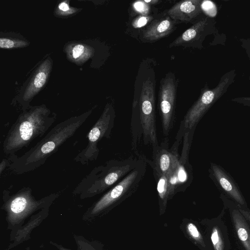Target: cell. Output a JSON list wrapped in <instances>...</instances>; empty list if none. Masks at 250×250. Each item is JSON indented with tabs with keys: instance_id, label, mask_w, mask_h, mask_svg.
Returning <instances> with one entry per match:
<instances>
[{
	"instance_id": "cell-1",
	"label": "cell",
	"mask_w": 250,
	"mask_h": 250,
	"mask_svg": "<svg viewBox=\"0 0 250 250\" xmlns=\"http://www.w3.org/2000/svg\"><path fill=\"white\" fill-rule=\"evenodd\" d=\"M92 113V110L72 116L54 126L34 146L20 156L8 158L9 169L16 174L32 171L44 165L67 140L73 136Z\"/></svg>"
},
{
	"instance_id": "cell-2",
	"label": "cell",
	"mask_w": 250,
	"mask_h": 250,
	"mask_svg": "<svg viewBox=\"0 0 250 250\" xmlns=\"http://www.w3.org/2000/svg\"><path fill=\"white\" fill-rule=\"evenodd\" d=\"M57 115L45 104L31 106L20 114L2 144L4 153L11 156L43 136L55 122Z\"/></svg>"
},
{
	"instance_id": "cell-3",
	"label": "cell",
	"mask_w": 250,
	"mask_h": 250,
	"mask_svg": "<svg viewBox=\"0 0 250 250\" xmlns=\"http://www.w3.org/2000/svg\"><path fill=\"white\" fill-rule=\"evenodd\" d=\"M130 158L111 160L94 167L76 186L73 193L83 199L100 194L119 182L142 160Z\"/></svg>"
},
{
	"instance_id": "cell-4",
	"label": "cell",
	"mask_w": 250,
	"mask_h": 250,
	"mask_svg": "<svg viewBox=\"0 0 250 250\" xmlns=\"http://www.w3.org/2000/svg\"><path fill=\"white\" fill-rule=\"evenodd\" d=\"M132 149L136 150L142 141L153 148L159 146L156 128L155 90L154 83L148 78L143 84L137 114L132 115L131 121Z\"/></svg>"
},
{
	"instance_id": "cell-5",
	"label": "cell",
	"mask_w": 250,
	"mask_h": 250,
	"mask_svg": "<svg viewBox=\"0 0 250 250\" xmlns=\"http://www.w3.org/2000/svg\"><path fill=\"white\" fill-rule=\"evenodd\" d=\"M236 75L235 70L232 69L222 76L214 88L210 89L208 84L205 85L199 98L188 111L182 122L183 131L189 132L193 129L210 107L228 91L234 82Z\"/></svg>"
},
{
	"instance_id": "cell-6",
	"label": "cell",
	"mask_w": 250,
	"mask_h": 250,
	"mask_svg": "<svg viewBox=\"0 0 250 250\" xmlns=\"http://www.w3.org/2000/svg\"><path fill=\"white\" fill-rule=\"evenodd\" d=\"M115 117L114 107L107 104L87 134V145L74 158L76 162L84 165L97 160L100 152L98 143L104 138H110Z\"/></svg>"
},
{
	"instance_id": "cell-7",
	"label": "cell",
	"mask_w": 250,
	"mask_h": 250,
	"mask_svg": "<svg viewBox=\"0 0 250 250\" xmlns=\"http://www.w3.org/2000/svg\"><path fill=\"white\" fill-rule=\"evenodd\" d=\"M142 157V161L135 169L117 183L90 208L91 215L100 212L121 198L131 193L139 187L146 173V167L145 161Z\"/></svg>"
},
{
	"instance_id": "cell-8",
	"label": "cell",
	"mask_w": 250,
	"mask_h": 250,
	"mask_svg": "<svg viewBox=\"0 0 250 250\" xmlns=\"http://www.w3.org/2000/svg\"><path fill=\"white\" fill-rule=\"evenodd\" d=\"M177 83L171 72L167 74L160 82L158 106L165 136L168 135L174 120Z\"/></svg>"
},
{
	"instance_id": "cell-9",
	"label": "cell",
	"mask_w": 250,
	"mask_h": 250,
	"mask_svg": "<svg viewBox=\"0 0 250 250\" xmlns=\"http://www.w3.org/2000/svg\"><path fill=\"white\" fill-rule=\"evenodd\" d=\"M215 19L205 16L200 18L189 28L174 40L169 45L172 48L177 46L203 48V42L206 37L217 32Z\"/></svg>"
},
{
	"instance_id": "cell-10",
	"label": "cell",
	"mask_w": 250,
	"mask_h": 250,
	"mask_svg": "<svg viewBox=\"0 0 250 250\" xmlns=\"http://www.w3.org/2000/svg\"><path fill=\"white\" fill-rule=\"evenodd\" d=\"M52 60L50 57L44 59L30 75L27 82L23 85L17 98L23 111L30 106V102L46 84L52 70Z\"/></svg>"
},
{
	"instance_id": "cell-11",
	"label": "cell",
	"mask_w": 250,
	"mask_h": 250,
	"mask_svg": "<svg viewBox=\"0 0 250 250\" xmlns=\"http://www.w3.org/2000/svg\"><path fill=\"white\" fill-rule=\"evenodd\" d=\"M3 194L7 198L5 208L13 217H21L30 210L42 207L57 197V194H52L40 200H36L29 187H24L12 196L9 195V190H4Z\"/></svg>"
},
{
	"instance_id": "cell-12",
	"label": "cell",
	"mask_w": 250,
	"mask_h": 250,
	"mask_svg": "<svg viewBox=\"0 0 250 250\" xmlns=\"http://www.w3.org/2000/svg\"><path fill=\"white\" fill-rule=\"evenodd\" d=\"M168 142L166 141L161 146L153 148V160L150 164L153 169L166 175L171 174L179 162L178 154L175 148L168 150Z\"/></svg>"
},
{
	"instance_id": "cell-13",
	"label": "cell",
	"mask_w": 250,
	"mask_h": 250,
	"mask_svg": "<svg viewBox=\"0 0 250 250\" xmlns=\"http://www.w3.org/2000/svg\"><path fill=\"white\" fill-rule=\"evenodd\" d=\"M201 0L180 1L167 11V15L177 22H195L203 13Z\"/></svg>"
},
{
	"instance_id": "cell-14",
	"label": "cell",
	"mask_w": 250,
	"mask_h": 250,
	"mask_svg": "<svg viewBox=\"0 0 250 250\" xmlns=\"http://www.w3.org/2000/svg\"><path fill=\"white\" fill-rule=\"evenodd\" d=\"M233 225L238 239L244 250H250V227L249 222L239 211L238 206L231 202H226Z\"/></svg>"
},
{
	"instance_id": "cell-15",
	"label": "cell",
	"mask_w": 250,
	"mask_h": 250,
	"mask_svg": "<svg viewBox=\"0 0 250 250\" xmlns=\"http://www.w3.org/2000/svg\"><path fill=\"white\" fill-rule=\"evenodd\" d=\"M211 173L219 187L240 207L247 208L245 200L231 178L219 167L211 164Z\"/></svg>"
},
{
	"instance_id": "cell-16",
	"label": "cell",
	"mask_w": 250,
	"mask_h": 250,
	"mask_svg": "<svg viewBox=\"0 0 250 250\" xmlns=\"http://www.w3.org/2000/svg\"><path fill=\"white\" fill-rule=\"evenodd\" d=\"M177 22L168 15L153 21L143 32V39L147 42H153L171 33Z\"/></svg>"
},
{
	"instance_id": "cell-17",
	"label": "cell",
	"mask_w": 250,
	"mask_h": 250,
	"mask_svg": "<svg viewBox=\"0 0 250 250\" xmlns=\"http://www.w3.org/2000/svg\"><path fill=\"white\" fill-rule=\"evenodd\" d=\"M209 237L212 250H230L227 227L222 215L213 219Z\"/></svg>"
},
{
	"instance_id": "cell-18",
	"label": "cell",
	"mask_w": 250,
	"mask_h": 250,
	"mask_svg": "<svg viewBox=\"0 0 250 250\" xmlns=\"http://www.w3.org/2000/svg\"><path fill=\"white\" fill-rule=\"evenodd\" d=\"M186 149L183 151V158L179 159V162L171 174L168 177V189L169 196L173 194L179 188H182L187 186L186 184L189 181V174H188L186 165Z\"/></svg>"
},
{
	"instance_id": "cell-19",
	"label": "cell",
	"mask_w": 250,
	"mask_h": 250,
	"mask_svg": "<svg viewBox=\"0 0 250 250\" xmlns=\"http://www.w3.org/2000/svg\"><path fill=\"white\" fill-rule=\"evenodd\" d=\"M68 58L77 63L84 62L93 55L94 48L85 43H72L65 49Z\"/></svg>"
},
{
	"instance_id": "cell-20",
	"label": "cell",
	"mask_w": 250,
	"mask_h": 250,
	"mask_svg": "<svg viewBox=\"0 0 250 250\" xmlns=\"http://www.w3.org/2000/svg\"><path fill=\"white\" fill-rule=\"evenodd\" d=\"M9 35V33H3L0 38V47L3 49H14L23 48L29 45L30 42L20 35Z\"/></svg>"
},
{
	"instance_id": "cell-21",
	"label": "cell",
	"mask_w": 250,
	"mask_h": 250,
	"mask_svg": "<svg viewBox=\"0 0 250 250\" xmlns=\"http://www.w3.org/2000/svg\"><path fill=\"white\" fill-rule=\"evenodd\" d=\"M154 175L157 183V190L159 198L166 202L169 197L168 189V178L167 177L155 170H153Z\"/></svg>"
},
{
	"instance_id": "cell-22",
	"label": "cell",
	"mask_w": 250,
	"mask_h": 250,
	"mask_svg": "<svg viewBox=\"0 0 250 250\" xmlns=\"http://www.w3.org/2000/svg\"><path fill=\"white\" fill-rule=\"evenodd\" d=\"M68 2L69 1L65 0L61 1L58 4L54 12L56 16H69L79 12V10L82 9L70 7Z\"/></svg>"
},
{
	"instance_id": "cell-23",
	"label": "cell",
	"mask_w": 250,
	"mask_h": 250,
	"mask_svg": "<svg viewBox=\"0 0 250 250\" xmlns=\"http://www.w3.org/2000/svg\"><path fill=\"white\" fill-rule=\"evenodd\" d=\"M187 229L189 234L195 240L202 246H206L201 234L194 224L191 223H189L187 226Z\"/></svg>"
},
{
	"instance_id": "cell-24",
	"label": "cell",
	"mask_w": 250,
	"mask_h": 250,
	"mask_svg": "<svg viewBox=\"0 0 250 250\" xmlns=\"http://www.w3.org/2000/svg\"><path fill=\"white\" fill-rule=\"evenodd\" d=\"M201 8L206 16L212 18L216 14V7L212 1L209 0H202Z\"/></svg>"
},
{
	"instance_id": "cell-25",
	"label": "cell",
	"mask_w": 250,
	"mask_h": 250,
	"mask_svg": "<svg viewBox=\"0 0 250 250\" xmlns=\"http://www.w3.org/2000/svg\"><path fill=\"white\" fill-rule=\"evenodd\" d=\"M150 17L146 16H140L135 19L132 22V25L135 28H140L149 21Z\"/></svg>"
},
{
	"instance_id": "cell-26",
	"label": "cell",
	"mask_w": 250,
	"mask_h": 250,
	"mask_svg": "<svg viewBox=\"0 0 250 250\" xmlns=\"http://www.w3.org/2000/svg\"><path fill=\"white\" fill-rule=\"evenodd\" d=\"M133 6L137 11L144 14L148 10V6L144 1H137L134 3Z\"/></svg>"
},
{
	"instance_id": "cell-27",
	"label": "cell",
	"mask_w": 250,
	"mask_h": 250,
	"mask_svg": "<svg viewBox=\"0 0 250 250\" xmlns=\"http://www.w3.org/2000/svg\"><path fill=\"white\" fill-rule=\"evenodd\" d=\"M231 101L241 104L244 105L250 106V97H241L232 99Z\"/></svg>"
},
{
	"instance_id": "cell-28",
	"label": "cell",
	"mask_w": 250,
	"mask_h": 250,
	"mask_svg": "<svg viewBox=\"0 0 250 250\" xmlns=\"http://www.w3.org/2000/svg\"><path fill=\"white\" fill-rule=\"evenodd\" d=\"M237 206L239 211L250 224V209L247 208H244L238 205Z\"/></svg>"
},
{
	"instance_id": "cell-29",
	"label": "cell",
	"mask_w": 250,
	"mask_h": 250,
	"mask_svg": "<svg viewBox=\"0 0 250 250\" xmlns=\"http://www.w3.org/2000/svg\"><path fill=\"white\" fill-rule=\"evenodd\" d=\"M239 41L242 48L244 49L250 48V38L240 39Z\"/></svg>"
},
{
	"instance_id": "cell-30",
	"label": "cell",
	"mask_w": 250,
	"mask_h": 250,
	"mask_svg": "<svg viewBox=\"0 0 250 250\" xmlns=\"http://www.w3.org/2000/svg\"><path fill=\"white\" fill-rule=\"evenodd\" d=\"M8 161L7 159H3L0 164V174H2V171L4 170L5 167L8 166Z\"/></svg>"
},
{
	"instance_id": "cell-31",
	"label": "cell",
	"mask_w": 250,
	"mask_h": 250,
	"mask_svg": "<svg viewBox=\"0 0 250 250\" xmlns=\"http://www.w3.org/2000/svg\"><path fill=\"white\" fill-rule=\"evenodd\" d=\"M144 1L145 2H146L147 4H155L159 2V1L157 0H145Z\"/></svg>"
},
{
	"instance_id": "cell-32",
	"label": "cell",
	"mask_w": 250,
	"mask_h": 250,
	"mask_svg": "<svg viewBox=\"0 0 250 250\" xmlns=\"http://www.w3.org/2000/svg\"><path fill=\"white\" fill-rule=\"evenodd\" d=\"M244 49H245L246 53L249 58V60L250 62V48H245Z\"/></svg>"
},
{
	"instance_id": "cell-33",
	"label": "cell",
	"mask_w": 250,
	"mask_h": 250,
	"mask_svg": "<svg viewBox=\"0 0 250 250\" xmlns=\"http://www.w3.org/2000/svg\"><path fill=\"white\" fill-rule=\"evenodd\" d=\"M61 250H67L64 249H63V248H61Z\"/></svg>"
}]
</instances>
